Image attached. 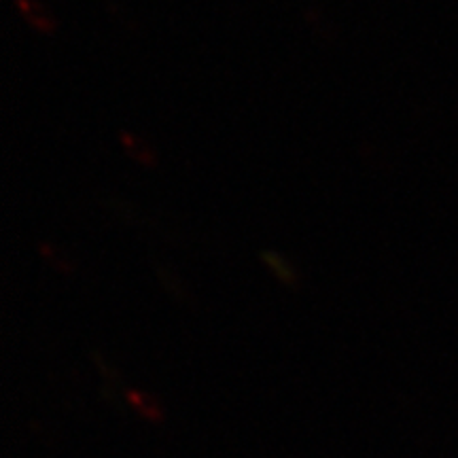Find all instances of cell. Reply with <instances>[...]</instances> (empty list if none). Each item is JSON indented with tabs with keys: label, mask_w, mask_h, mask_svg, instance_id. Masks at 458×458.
I'll list each match as a JSON object with an SVG mask.
<instances>
[{
	"label": "cell",
	"mask_w": 458,
	"mask_h": 458,
	"mask_svg": "<svg viewBox=\"0 0 458 458\" xmlns=\"http://www.w3.org/2000/svg\"><path fill=\"white\" fill-rule=\"evenodd\" d=\"M263 257V261L267 263V266H270V270L276 274V276L283 280L284 284H291L293 286L295 283H297V272H295V267L291 266V261L286 259V257H283V255H278V253H270V250H266V253L261 255Z\"/></svg>",
	"instance_id": "277c9868"
},
{
	"label": "cell",
	"mask_w": 458,
	"mask_h": 458,
	"mask_svg": "<svg viewBox=\"0 0 458 458\" xmlns=\"http://www.w3.org/2000/svg\"><path fill=\"white\" fill-rule=\"evenodd\" d=\"M15 4L20 7L21 15H24L26 20L37 28V30L41 32L54 30V20H51V15L41 7V4L34 3V0H15Z\"/></svg>",
	"instance_id": "7a4b0ae2"
},
{
	"label": "cell",
	"mask_w": 458,
	"mask_h": 458,
	"mask_svg": "<svg viewBox=\"0 0 458 458\" xmlns=\"http://www.w3.org/2000/svg\"><path fill=\"white\" fill-rule=\"evenodd\" d=\"M122 142H123L125 151H128L139 164H142V165L156 164V153H153V148L148 147L147 142L140 139V136H134V134H130V131H123Z\"/></svg>",
	"instance_id": "3957f363"
},
{
	"label": "cell",
	"mask_w": 458,
	"mask_h": 458,
	"mask_svg": "<svg viewBox=\"0 0 458 458\" xmlns=\"http://www.w3.org/2000/svg\"><path fill=\"white\" fill-rule=\"evenodd\" d=\"M128 401L131 408L139 411L142 418H147V420L159 422L164 418L162 405L157 403V399L153 394L142 391H128Z\"/></svg>",
	"instance_id": "6da1fadb"
}]
</instances>
